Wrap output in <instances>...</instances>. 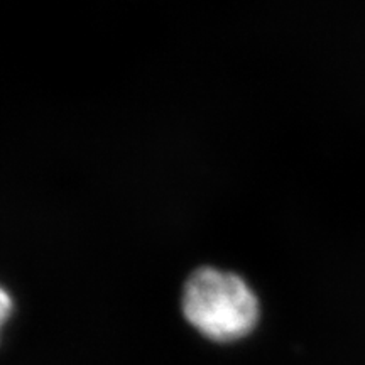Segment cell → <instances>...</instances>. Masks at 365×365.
<instances>
[{
    "instance_id": "6da1fadb",
    "label": "cell",
    "mask_w": 365,
    "mask_h": 365,
    "mask_svg": "<svg viewBox=\"0 0 365 365\" xmlns=\"http://www.w3.org/2000/svg\"><path fill=\"white\" fill-rule=\"evenodd\" d=\"M182 314L205 339L220 344L245 339L259 322V299L250 286L234 272L203 267L186 281Z\"/></svg>"
},
{
    "instance_id": "7a4b0ae2",
    "label": "cell",
    "mask_w": 365,
    "mask_h": 365,
    "mask_svg": "<svg viewBox=\"0 0 365 365\" xmlns=\"http://www.w3.org/2000/svg\"><path fill=\"white\" fill-rule=\"evenodd\" d=\"M12 308H14V303H12L11 294L0 286V330H2V327L6 325L9 317L12 314Z\"/></svg>"
}]
</instances>
